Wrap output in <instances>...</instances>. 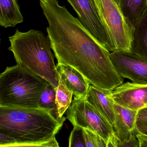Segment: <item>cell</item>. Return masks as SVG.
I'll return each instance as SVG.
<instances>
[{
	"mask_svg": "<svg viewBox=\"0 0 147 147\" xmlns=\"http://www.w3.org/2000/svg\"><path fill=\"white\" fill-rule=\"evenodd\" d=\"M101 21L117 51H129L133 30L127 23L116 0H94Z\"/></svg>",
	"mask_w": 147,
	"mask_h": 147,
	"instance_id": "obj_5",
	"label": "cell"
},
{
	"mask_svg": "<svg viewBox=\"0 0 147 147\" xmlns=\"http://www.w3.org/2000/svg\"><path fill=\"white\" fill-rule=\"evenodd\" d=\"M115 120L113 126L114 135L118 141L127 140L136 128L137 111L123 107L114 102Z\"/></svg>",
	"mask_w": 147,
	"mask_h": 147,
	"instance_id": "obj_11",
	"label": "cell"
},
{
	"mask_svg": "<svg viewBox=\"0 0 147 147\" xmlns=\"http://www.w3.org/2000/svg\"><path fill=\"white\" fill-rule=\"evenodd\" d=\"M24 20L17 0H0V25L14 27Z\"/></svg>",
	"mask_w": 147,
	"mask_h": 147,
	"instance_id": "obj_15",
	"label": "cell"
},
{
	"mask_svg": "<svg viewBox=\"0 0 147 147\" xmlns=\"http://www.w3.org/2000/svg\"></svg>",
	"mask_w": 147,
	"mask_h": 147,
	"instance_id": "obj_27",
	"label": "cell"
},
{
	"mask_svg": "<svg viewBox=\"0 0 147 147\" xmlns=\"http://www.w3.org/2000/svg\"><path fill=\"white\" fill-rule=\"evenodd\" d=\"M56 98V88L48 83L41 95L38 108L50 111L58 117Z\"/></svg>",
	"mask_w": 147,
	"mask_h": 147,
	"instance_id": "obj_17",
	"label": "cell"
},
{
	"mask_svg": "<svg viewBox=\"0 0 147 147\" xmlns=\"http://www.w3.org/2000/svg\"><path fill=\"white\" fill-rule=\"evenodd\" d=\"M118 142V140L114 135L109 139L107 147H117Z\"/></svg>",
	"mask_w": 147,
	"mask_h": 147,
	"instance_id": "obj_26",
	"label": "cell"
},
{
	"mask_svg": "<svg viewBox=\"0 0 147 147\" xmlns=\"http://www.w3.org/2000/svg\"><path fill=\"white\" fill-rule=\"evenodd\" d=\"M136 129L139 133L147 136V123H136Z\"/></svg>",
	"mask_w": 147,
	"mask_h": 147,
	"instance_id": "obj_24",
	"label": "cell"
},
{
	"mask_svg": "<svg viewBox=\"0 0 147 147\" xmlns=\"http://www.w3.org/2000/svg\"><path fill=\"white\" fill-rule=\"evenodd\" d=\"M17 143L16 141L13 137L0 132V146H8Z\"/></svg>",
	"mask_w": 147,
	"mask_h": 147,
	"instance_id": "obj_22",
	"label": "cell"
},
{
	"mask_svg": "<svg viewBox=\"0 0 147 147\" xmlns=\"http://www.w3.org/2000/svg\"><path fill=\"white\" fill-rule=\"evenodd\" d=\"M82 130L86 147L108 146V142L97 134L87 129L82 128Z\"/></svg>",
	"mask_w": 147,
	"mask_h": 147,
	"instance_id": "obj_18",
	"label": "cell"
},
{
	"mask_svg": "<svg viewBox=\"0 0 147 147\" xmlns=\"http://www.w3.org/2000/svg\"><path fill=\"white\" fill-rule=\"evenodd\" d=\"M56 67L60 78L73 93L74 99H85L90 84L83 75L70 65L58 63Z\"/></svg>",
	"mask_w": 147,
	"mask_h": 147,
	"instance_id": "obj_10",
	"label": "cell"
},
{
	"mask_svg": "<svg viewBox=\"0 0 147 147\" xmlns=\"http://www.w3.org/2000/svg\"><path fill=\"white\" fill-rule=\"evenodd\" d=\"M116 103L130 109L138 111L147 105V84L126 82L112 90Z\"/></svg>",
	"mask_w": 147,
	"mask_h": 147,
	"instance_id": "obj_9",
	"label": "cell"
},
{
	"mask_svg": "<svg viewBox=\"0 0 147 147\" xmlns=\"http://www.w3.org/2000/svg\"><path fill=\"white\" fill-rule=\"evenodd\" d=\"M9 39L10 45L8 50L13 53L17 65L41 77L57 88L60 75L48 35L39 30L21 32L17 29Z\"/></svg>",
	"mask_w": 147,
	"mask_h": 147,
	"instance_id": "obj_3",
	"label": "cell"
},
{
	"mask_svg": "<svg viewBox=\"0 0 147 147\" xmlns=\"http://www.w3.org/2000/svg\"><path fill=\"white\" fill-rule=\"evenodd\" d=\"M48 26L47 35L58 63L70 65L96 87L112 90L123 83L100 45L58 0H40Z\"/></svg>",
	"mask_w": 147,
	"mask_h": 147,
	"instance_id": "obj_1",
	"label": "cell"
},
{
	"mask_svg": "<svg viewBox=\"0 0 147 147\" xmlns=\"http://www.w3.org/2000/svg\"><path fill=\"white\" fill-rule=\"evenodd\" d=\"M66 118L39 108L0 107V132L17 143L46 141L55 137Z\"/></svg>",
	"mask_w": 147,
	"mask_h": 147,
	"instance_id": "obj_2",
	"label": "cell"
},
{
	"mask_svg": "<svg viewBox=\"0 0 147 147\" xmlns=\"http://www.w3.org/2000/svg\"><path fill=\"white\" fill-rule=\"evenodd\" d=\"M47 84L17 65L7 67L0 75V107L37 109Z\"/></svg>",
	"mask_w": 147,
	"mask_h": 147,
	"instance_id": "obj_4",
	"label": "cell"
},
{
	"mask_svg": "<svg viewBox=\"0 0 147 147\" xmlns=\"http://www.w3.org/2000/svg\"><path fill=\"white\" fill-rule=\"evenodd\" d=\"M137 133L135 128L128 139L123 141H118L117 147H140V142L137 137Z\"/></svg>",
	"mask_w": 147,
	"mask_h": 147,
	"instance_id": "obj_21",
	"label": "cell"
},
{
	"mask_svg": "<svg viewBox=\"0 0 147 147\" xmlns=\"http://www.w3.org/2000/svg\"><path fill=\"white\" fill-rule=\"evenodd\" d=\"M65 113L66 119L73 127L89 129L107 142L109 138L114 135L112 125L85 99H73Z\"/></svg>",
	"mask_w": 147,
	"mask_h": 147,
	"instance_id": "obj_6",
	"label": "cell"
},
{
	"mask_svg": "<svg viewBox=\"0 0 147 147\" xmlns=\"http://www.w3.org/2000/svg\"><path fill=\"white\" fill-rule=\"evenodd\" d=\"M69 147H86L82 128L74 127L70 135Z\"/></svg>",
	"mask_w": 147,
	"mask_h": 147,
	"instance_id": "obj_19",
	"label": "cell"
},
{
	"mask_svg": "<svg viewBox=\"0 0 147 147\" xmlns=\"http://www.w3.org/2000/svg\"><path fill=\"white\" fill-rule=\"evenodd\" d=\"M127 23L133 29L147 8V0H116Z\"/></svg>",
	"mask_w": 147,
	"mask_h": 147,
	"instance_id": "obj_14",
	"label": "cell"
},
{
	"mask_svg": "<svg viewBox=\"0 0 147 147\" xmlns=\"http://www.w3.org/2000/svg\"><path fill=\"white\" fill-rule=\"evenodd\" d=\"M77 15L82 26L100 45L110 52L117 51L104 26L94 0H67Z\"/></svg>",
	"mask_w": 147,
	"mask_h": 147,
	"instance_id": "obj_7",
	"label": "cell"
},
{
	"mask_svg": "<svg viewBox=\"0 0 147 147\" xmlns=\"http://www.w3.org/2000/svg\"><path fill=\"white\" fill-rule=\"evenodd\" d=\"M73 93L64 84L60 78L59 83L56 88V105L57 115L59 118L64 117L69 107L71 105Z\"/></svg>",
	"mask_w": 147,
	"mask_h": 147,
	"instance_id": "obj_16",
	"label": "cell"
},
{
	"mask_svg": "<svg viewBox=\"0 0 147 147\" xmlns=\"http://www.w3.org/2000/svg\"><path fill=\"white\" fill-rule=\"evenodd\" d=\"M110 58L117 72L134 83L147 84V60L131 51H115Z\"/></svg>",
	"mask_w": 147,
	"mask_h": 147,
	"instance_id": "obj_8",
	"label": "cell"
},
{
	"mask_svg": "<svg viewBox=\"0 0 147 147\" xmlns=\"http://www.w3.org/2000/svg\"><path fill=\"white\" fill-rule=\"evenodd\" d=\"M136 123H147V105L138 111Z\"/></svg>",
	"mask_w": 147,
	"mask_h": 147,
	"instance_id": "obj_23",
	"label": "cell"
},
{
	"mask_svg": "<svg viewBox=\"0 0 147 147\" xmlns=\"http://www.w3.org/2000/svg\"><path fill=\"white\" fill-rule=\"evenodd\" d=\"M130 51L147 60V8L133 28Z\"/></svg>",
	"mask_w": 147,
	"mask_h": 147,
	"instance_id": "obj_13",
	"label": "cell"
},
{
	"mask_svg": "<svg viewBox=\"0 0 147 147\" xmlns=\"http://www.w3.org/2000/svg\"><path fill=\"white\" fill-rule=\"evenodd\" d=\"M0 147H60L56 138L41 142L33 143H17L8 146H0Z\"/></svg>",
	"mask_w": 147,
	"mask_h": 147,
	"instance_id": "obj_20",
	"label": "cell"
},
{
	"mask_svg": "<svg viewBox=\"0 0 147 147\" xmlns=\"http://www.w3.org/2000/svg\"><path fill=\"white\" fill-rule=\"evenodd\" d=\"M137 136L140 142V147H147V136L142 134L138 131Z\"/></svg>",
	"mask_w": 147,
	"mask_h": 147,
	"instance_id": "obj_25",
	"label": "cell"
},
{
	"mask_svg": "<svg viewBox=\"0 0 147 147\" xmlns=\"http://www.w3.org/2000/svg\"><path fill=\"white\" fill-rule=\"evenodd\" d=\"M85 100L101 113L113 125L114 122V101L112 91L90 85Z\"/></svg>",
	"mask_w": 147,
	"mask_h": 147,
	"instance_id": "obj_12",
	"label": "cell"
}]
</instances>
